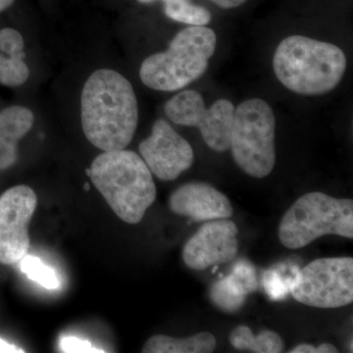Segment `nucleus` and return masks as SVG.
<instances>
[{
    "mask_svg": "<svg viewBox=\"0 0 353 353\" xmlns=\"http://www.w3.org/2000/svg\"><path fill=\"white\" fill-rule=\"evenodd\" d=\"M81 123L88 141L102 152L125 150L139 123L134 88L119 72L94 71L81 94Z\"/></svg>",
    "mask_w": 353,
    "mask_h": 353,
    "instance_id": "obj_1",
    "label": "nucleus"
},
{
    "mask_svg": "<svg viewBox=\"0 0 353 353\" xmlns=\"http://www.w3.org/2000/svg\"><path fill=\"white\" fill-rule=\"evenodd\" d=\"M347 66V57L339 46L299 34L283 39L273 57L279 82L301 95L332 92L340 85Z\"/></svg>",
    "mask_w": 353,
    "mask_h": 353,
    "instance_id": "obj_2",
    "label": "nucleus"
},
{
    "mask_svg": "<svg viewBox=\"0 0 353 353\" xmlns=\"http://www.w3.org/2000/svg\"><path fill=\"white\" fill-rule=\"evenodd\" d=\"M88 174L114 213L128 224H139L157 199L152 172L132 150L103 152Z\"/></svg>",
    "mask_w": 353,
    "mask_h": 353,
    "instance_id": "obj_3",
    "label": "nucleus"
},
{
    "mask_svg": "<svg viewBox=\"0 0 353 353\" xmlns=\"http://www.w3.org/2000/svg\"><path fill=\"white\" fill-rule=\"evenodd\" d=\"M217 44L215 32L205 26H190L172 39L169 48L143 60L139 78L158 92H176L201 78Z\"/></svg>",
    "mask_w": 353,
    "mask_h": 353,
    "instance_id": "obj_4",
    "label": "nucleus"
},
{
    "mask_svg": "<svg viewBox=\"0 0 353 353\" xmlns=\"http://www.w3.org/2000/svg\"><path fill=\"white\" fill-rule=\"evenodd\" d=\"M326 234L353 238V201L320 192H308L285 212L279 226L282 245L299 250Z\"/></svg>",
    "mask_w": 353,
    "mask_h": 353,
    "instance_id": "obj_5",
    "label": "nucleus"
},
{
    "mask_svg": "<svg viewBox=\"0 0 353 353\" xmlns=\"http://www.w3.org/2000/svg\"><path fill=\"white\" fill-rule=\"evenodd\" d=\"M275 132V114L263 99H248L234 110L230 148L236 165L248 175L262 179L273 171Z\"/></svg>",
    "mask_w": 353,
    "mask_h": 353,
    "instance_id": "obj_6",
    "label": "nucleus"
},
{
    "mask_svg": "<svg viewBox=\"0 0 353 353\" xmlns=\"http://www.w3.org/2000/svg\"><path fill=\"white\" fill-rule=\"evenodd\" d=\"M290 292L299 303L316 308H340L353 301V259H316L294 272Z\"/></svg>",
    "mask_w": 353,
    "mask_h": 353,
    "instance_id": "obj_7",
    "label": "nucleus"
},
{
    "mask_svg": "<svg viewBox=\"0 0 353 353\" xmlns=\"http://www.w3.org/2000/svg\"><path fill=\"white\" fill-rule=\"evenodd\" d=\"M164 110L169 120L175 124L197 128L211 150L217 152L229 150L236 110L231 101L218 99L208 109L199 92L185 90L169 99Z\"/></svg>",
    "mask_w": 353,
    "mask_h": 353,
    "instance_id": "obj_8",
    "label": "nucleus"
},
{
    "mask_svg": "<svg viewBox=\"0 0 353 353\" xmlns=\"http://www.w3.org/2000/svg\"><path fill=\"white\" fill-rule=\"evenodd\" d=\"M37 205L36 192L25 185L10 188L0 196V263L16 264L28 254V226Z\"/></svg>",
    "mask_w": 353,
    "mask_h": 353,
    "instance_id": "obj_9",
    "label": "nucleus"
},
{
    "mask_svg": "<svg viewBox=\"0 0 353 353\" xmlns=\"http://www.w3.org/2000/svg\"><path fill=\"white\" fill-rule=\"evenodd\" d=\"M139 153L150 172L159 180H176L194 164L192 146L163 119L153 124L152 134L141 141Z\"/></svg>",
    "mask_w": 353,
    "mask_h": 353,
    "instance_id": "obj_10",
    "label": "nucleus"
},
{
    "mask_svg": "<svg viewBox=\"0 0 353 353\" xmlns=\"http://www.w3.org/2000/svg\"><path fill=\"white\" fill-rule=\"evenodd\" d=\"M239 230L233 221H208L183 245V262L192 270L233 261L238 254Z\"/></svg>",
    "mask_w": 353,
    "mask_h": 353,
    "instance_id": "obj_11",
    "label": "nucleus"
},
{
    "mask_svg": "<svg viewBox=\"0 0 353 353\" xmlns=\"http://www.w3.org/2000/svg\"><path fill=\"white\" fill-rule=\"evenodd\" d=\"M169 208L175 214L194 222L228 219L233 215L231 202L209 183L192 182L181 185L171 194Z\"/></svg>",
    "mask_w": 353,
    "mask_h": 353,
    "instance_id": "obj_12",
    "label": "nucleus"
},
{
    "mask_svg": "<svg viewBox=\"0 0 353 353\" xmlns=\"http://www.w3.org/2000/svg\"><path fill=\"white\" fill-rule=\"evenodd\" d=\"M216 339L212 334L203 332L190 338L179 339L157 334L143 345L145 353H210L214 352Z\"/></svg>",
    "mask_w": 353,
    "mask_h": 353,
    "instance_id": "obj_13",
    "label": "nucleus"
},
{
    "mask_svg": "<svg viewBox=\"0 0 353 353\" xmlns=\"http://www.w3.org/2000/svg\"><path fill=\"white\" fill-rule=\"evenodd\" d=\"M230 341L236 350L256 353H280L285 348L284 341L276 332L263 331L254 336L246 326L236 327L230 334Z\"/></svg>",
    "mask_w": 353,
    "mask_h": 353,
    "instance_id": "obj_14",
    "label": "nucleus"
},
{
    "mask_svg": "<svg viewBox=\"0 0 353 353\" xmlns=\"http://www.w3.org/2000/svg\"><path fill=\"white\" fill-rule=\"evenodd\" d=\"M34 115L31 109L11 105L0 110V136L18 143L31 131Z\"/></svg>",
    "mask_w": 353,
    "mask_h": 353,
    "instance_id": "obj_15",
    "label": "nucleus"
},
{
    "mask_svg": "<svg viewBox=\"0 0 353 353\" xmlns=\"http://www.w3.org/2000/svg\"><path fill=\"white\" fill-rule=\"evenodd\" d=\"M248 292L233 277H228L218 281L210 290V299L217 307L228 312L239 310L245 303Z\"/></svg>",
    "mask_w": 353,
    "mask_h": 353,
    "instance_id": "obj_16",
    "label": "nucleus"
},
{
    "mask_svg": "<svg viewBox=\"0 0 353 353\" xmlns=\"http://www.w3.org/2000/svg\"><path fill=\"white\" fill-rule=\"evenodd\" d=\"M165 15L169 19L190 26H206L210 23L211 13L205 7L196 6L190 0H162Z\"/></svg>",
    "mask_w": 353,
    "mask_h": 353,
    "instance_id": "obj_17",
    "label": "nucleus"
},
{
    "mask_svg": "<svg viewBox=\"0 0 353 353\" xmlns=\"http://www.w3.org/2000/svg\"><path fill=\"white\" fill-rule=\"evenodd\" d=\"M30 77L25 58L8 57L0 52V85L17 88L24 85Z\"/></svg>",
    "mask_w": 353,
    "mask_h": 353,
    "instance_id": "obj_18",
    "label": "nucleus"
},
{
    "mask_svg": "<svg viewBox=\"0 0 353 353\" xmlns=\"http://www.w3.org/2000/svg\"><path fill=\"white\" fill-rule=\"evenodd\" d=\"M20 267L23 273L46 289L55 290L59 287V279L55 271L38 257L26 255L20 261Z\"/></svg>",
    "mask_w": 353,
    "mask_h": 353,
    "instance_id": "obj_19",
    "label": "nucleus"
},
{
    "mask_svg": "<svg viewBox=\"0 0 353 353\" xmlns=\"http://www.w3.org/2000/svg\"><path fill=\"white\" fill-rule=\"evenodd\" d=\"M0 52L8 57L26 58L25 41L21 32L13 28L0 30Z\"/></svg>",
    "mask_w": 353,
    "mask_h": 353,
    "instance_id": "obj_20",
    "label": "nucleus"
},
{
    "mask_svg": "<svg viewBox=\"0 0 353 353\" xmlns=\"http://www.w3.org/2000/svg\"><path fill=\"white\" fill-rule=\"evenodd\" d=\"M292 278H283L277 270L265 272L262 277L265 292L272 301H282L290 292V284Z\"/></svg>",
    "mask_w": 353,
    "mask_h": 353,
    "instance_id": "obj_21",
    "label": "nucleus"
},
{
    "mask_svg": "<svg viewBox=\"0 0 353 353\" xmlns=\"http://www.w3.org/2000/svg\"><path fill=\"white\" fill-rule=\"evenodd\" d=\"M231 275L245 288L246 292H252L257 289L256 273L254 267L250 262L245 260L236 262Z\"/></svg>",
    "mask_w": 353,
    "mask_h": 353,
    "instance_id": "obj_22",
    "label": "nucleus"
},
{
    "mask_svg": "<svg viewBox=\"0 0 353 353\" xmlns=\"http://www.w3.org/2000/svg\"><path fill=\"white\" fill-rule=\"evenodd\" d=\"M17 161V143L0 136V171L11 168Z\"/></svg>",
    "mask_w": 353,
    "mask_h": 353,
    "instance_id": "obj_23",
    "label": "nucleus"
},
{
    "mask_svg": "<svg viewBox=\"0 0 353 353\" xmlns=\"http://www.w3.org/2000/svg\"><path fill=\"white\" fill-rule=\"evenodd\" d=\"M59 345L64 352H103V350H95L88 341L75 336H64Z\"/></svg>",
    "mask_w": 353,
    "mask_h": 353,
    "instance_id": "obj_24",
    "label": "nucleus"
},
{
    "mask_svg": "<svg viewBox=\"0 0 353 353\" xmlns=\"http://www.w3.org/2000/svg\"><path fill=\"white\" fill-rule=\"evenodd\" d=\"M210 1L219 6L220 8L232 9L243 6L248 0H210Z\"/></svg>",
    "mask_w": 353,
    "mask_h": 353,
    "instance_id": "obj_25",
    "label": "nucleus"
},
{
    "mask_svg": "<svg viewBox=\"0 0 353 353\" xmlns=\"http://www.w3.org/2000/svg\"><path fill=\"white\" fill-rule=\"evenodd\" d=\"M290 353H317V347H313L312 345H308V343H301L290 350Z\"/></svg>",
    "mask_w": 353,
    "mask_h": 353,
    "instance_id": "obj_26",
    "label": "nucleus"
},
{
    "mask_svg": "<svg viewBox=\"0 0 353 353\" xmlns=\"http://www.w3.org/2000/svg\"><path fill=\"white\" fill-rule=\"evenodd\" d=\"M0 352H24V350L21 348L15 347V345H10L3 340H0Z\"/></svg>",
    "mask_w": 353,
    "mask_h": 353,
    "instance_id": "obj_27",
    "label": "nucleus"
},
{
    "mask_svg": "<svg viewBox=\"0 0 353 353\" xmlns=\"http://www.w3.org/2000/svg\"><path fill=\"white\" fill-rule=\"evenodd\" d=\"M339 350L334 345L331 343H321L319 347H317V353H338Z\"/></svg>",
    "mask_w": 353,
    "mask_h": 353,
    "instance_id": "obj_28",
    "label": "nucleus"
},
{
    "mask_svg": "<svg viewBox=\"0 0 353 353\" xmlns=\"http://www.w3.org/2000/svg\"><path fill=\"white\" fill-rule=\"evenodd\" d=\"M14 1L15 0H0V12H3L10 8L13 6Z\"/></svg>",
    "mask_w": 353,
    "mask_h": 353,
    "instance_id": "obj_29",
    "label": "nucleus"
},
{
    "mask_svg": "<svg viewBox=\"0 0 353 353\" xmlns=\"http://www.w3.org/2000/svg\"><path fill=\"white\" fill-rule=\"evenodd\" d=\"M141 3H150V2L155 1V0H138Z\"/></svg>",
    "mask_w": 353,
    "mask_h": 353,
    "instance_id": "obj_30",
    "label": "nucleus"
}]
</instances>
